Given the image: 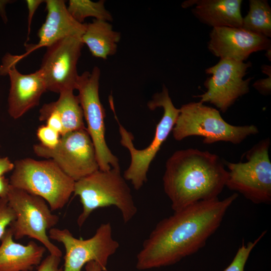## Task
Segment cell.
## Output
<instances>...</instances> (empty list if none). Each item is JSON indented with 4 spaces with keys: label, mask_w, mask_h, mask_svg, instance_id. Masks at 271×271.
<instances>
[{
    "label": "cell",
    "mask_w": 271,
    "mask_h": 271,
    "mask_svg": "<svg viewBox=\"0 0 271 271\" xmlns=\"http://www.w3.org/2000/svg\"><path fill=\"white\" fill-rule=\"evenodd\" d=\"M237 197L234 193L222 200L198 201L160 220L144 241L136 268L143 270L173 265L197 252L218 229Z\"/></svg>",
    "instance_id": "6da1fadb"
},
{
    "label": "cell",
    "mask_w": 271,
    "mask_h": 271,
    "mask_svg": "<svg viewBox=\"0 0 271 271\" xmlns=\"http://www.w3.org/2000/svg\"><path fill=\"white\" fill-rule=\"evenodd\" d=\"M227 176L228 171L217 155L197 149L180 150L167 160L163 188L175 212L218 198Z\"/></svg>",
    "instance_id": "7a4b0ae2"
},
{
    "label": "cell",
    "mask_w": 271,
    "mask_h": 271,
    "mask_svg": "<svg viewBox=\"0 0 271 271\" xmlns=\"http://www.w3.org/2000/svg\"><path fill=\"white\" fill-rule=\"evenodd\" d=\"M74 196H78L82 211L77 223L81 227L91 213L102 207L114 206L120 212L124 224L136 215V206L130 189L122 175L120 168L98 170L75 181Z\"/></svg>",
    "instance_id": "3957f363"
},
{
    "label": "cell",
    "mask_w": 271,
    "mask_h": 271,
    "mask_svg": "<svg viewBox=\"0 0 271 271\" xmlns=\"http://www.w3.org/2000/svg\"><path fill=\"white\" fill-rule=\"evenodd\" d=\"M11 186L44 199L51 210L62 208L73 193L75 181L51 159L18 160L10 178Z\"/></svg>",
    "instance_id": "277c9868"
},
{
    "label": "cell",
    "mask_w": 271,
    "mask_h": 271,
    "mask_svg": "<svg viewBox=\"0 0 271 271\" xmlns=\"http://www.w3.org/2000/svg\"><path fill=\"white\" fill-rule=\"evenodd\" d=\"M147 105L152 110L162 107L163 114L156 126L152 141L148 147L142 150L134 147L132 134L121 124L114 112L121 137L120 144L128 150L130 156V164L123 176L126 181L131 182L137 190H140L147 181V173L150 166L172 132L180 112L179 108L174 106L169 90L165 85L161 92L155 94Z\"/></svg>",
    "instance_id": "5b68a950"
},
{
    "label": "cell",
    "mask_w": 271,
    "mask_h": 271,
    "mask_svg": "<svg viewBox=\"0 0 271 271\" xmlns=\"http://www.w3.org/2000/svg\"><path fill=\"white\" fill-rule=\"evenodd\" d=\"M179 109L172 131L176 141L190 136H201L205 144L219 141L239 144L248 136L258 132L257 127L254 125L229 124L223 119L219 110L200 101L184 104Z\"/></svg>",
    "instance_id": "8992f818"
},
{
    "label": "cell",
    "mask_w": 271,
    "mask_h": 271,
    "mask_svg": "<svg viewBox=\"0 0 271 271\" xmlns=\"http://www.w3.org/2000/svg\"><path fill=\"white\" fill-rule=\"evenodd\" d=\"M8 203L14 211L16 219L10 228L15 239L24 236L40 241L50 254L61 257V250L53 243L47 234L57 224L59 216L52 213L42 198L10 185L7 195Z\"/></svg>",
    "instance_id": "52a82bcc"
},
{
    "label": "cell",
    "mask_w": 271,
    "mask_h": 271,
    "mask_svg": "<svg viewBox=\"0 0 271 271\" xmlns=\"http://www.w3.org/2000/svg\"><path fill=\"white\" fill-rule=\"evenodd\" d=\"M269 146V138L262 140L245 153L246 162L225 163L229 170L225 186L256 204L271 201Z\"/></svg>",
    "instance_id": "ba28073f"
},
{
    "label": "cell",
    "mask_w": 271,
    "mask_h": 271,
    "mask_svg": "<svg viewBox=\"0 0 271 271\" xmlns=\"http://www.w3.org/2000/svg\"><path fill=\"white\" fill-rule=\"evenodd\" d=\"M100 70L94 66L91 72L85 71L79 75L75 88L81 106L86 130L95 149L99 170L108 171L119 168L118 158L109 149L105 138V111L99 95Z\"/></svg>",
    "instance_id": "9c48e42d"
},
{
    "label": "cell",
    "mask_w": 271,
    "mask_h": 271,
    "mask_svg": "<svg viewBox=\"0 0 271 271\" xmlns=\"http://www.w3.org/2000/svg\"><path fill=\"white\" fill-rule=\"evenodd\" d=\"M50 239L62 243L65 249L63 271H81L90 261L97 262L105 270L109 258L118 249L119 244L112 237L109 222L102 223L94 235L87 239H78L67 229L52 228Z\"/></svg>",
    "instance_id": "30bf717a"
},
{
    "label": "cell",
    "mask_w": 271,
    "mask_h": 271,
    "mask_svg": "<svg viewBox=\"0 0 271 271\" xmlns=\"http://www.w3.org/2000/svg\"><path fill=\"white\" fill-rule=\"evenodd\" d=\"M33 148L37 156L54 161L75 182L99 169L94 145L86 129L61 136L53 149L40 144L34 145Z\"/></svg>",
    "instance_id": "8fae6325"
},
{
    "label": "cell",
    "mask_w": 271,
    "mask_h": 271,
    "mask_svg": "<svg viewBox=\"0 0 271 271\" xmlns=\"http://www.w3.org/2000/svg\"><path fill=\"white\" fill-rule=\"evenodd\" d=\"M251 66L250 62L220 59L205 70L207 74L211 75L204 82L207 91L196 97L200 98V102H209L225 112L237 99L249 92L252 78H243Z\"/></svg>",
    "instance_id": "7c38bea8"
},
{
    "label": "cell",
    "mask_w": 271,
    "mask_h": 271,
    "mask_svg": "<svg viewBox=\"0 0 271 271\" xmlns=\"http://www.w3.org/2000/svg\"><path fill=\"white\" fill-rule=\"evenodd\" d=\"M83 45L81 37L69 36L46 47L39 70L47 90L60 93L75 89L79 75L77 64Z\"/></svg>",
    "instance_id": "4fadbf2b"
},
{
    "label": "cell",
    "mask_w": 271,
    "mask_h": 271,
    "mask_svg": "<svg viewBox=\"0 0 271 271\" xmlns=\"http://www.w3.org/2000/svg\"><path fill=\"white\" fill-rule=\"evenodd\" d=\"M19 61L17 55L8 54L0 66V74H7L10 77L8 112L15 119L38 105L42 94L47 91L40 70L28 74L21 73L16 67Z\"/></svg>",
    "instance_id": "5bb4252c"
},
{
    "label": "cell",
    "mask_w": 271,
    "mask_h": 271,
    "mask_svg": "<svg viewBox=\"0 0 271 271\" xmlns=\"http://www.w3.org/2000/svg\"><path fill=\"white\" fill-rule=\"evenodd\" d=\"M209 37L208 48L220 59L244 62L252 53L271 48L268 38L242 28H214Z\"/></svg>",
    "instance_id": "9a60e30c"
},
{
    "label": "cell",
    "mask_w": 271,
    "mask_h": 271,
    "mask_svg": "<svg viewBox=\"0 0 271 271\" xmlns=\"http://www.w3.org/2000/svg\"><path fill=\"white\" fill-rule=\"evenodd\" d=\"M45 3L47 15L38 33L39 42L29 47L27 53L21 55L22 59L33 51L41 47H47L66 37H81L85 31L86 23H79L72 17L65 1L46 0Z\"/></svg>",
    "instance_id": "2e32d148"
},
{
    "label": "cell",
    "mask_w": 271,
    "mask_h": 271,
    "mask_svg": "<svg viewBox=\"0 0 271 271\" xmlns=\"http://www.w3.org/2000/svg\"><path fill=\"white\" fill-rule=\"evenodd\" d=\"M241 0H190L184 8L194 6V15L202 23L214 28H241Z\"/></svg>",
    "instance_id": "e0dca14e"
},
{
    "label": "cell",
    "mask_w": 271,
    "mask_h": 271,
    "mask_svg": "<svg viewBox=\"0 0 271 271\" xmlns=\"http://www.w3.org/2000/svg\"><path fill=\"white\" fill-rule=\"evenodd\" d=\"M10 227L1 239L0 271H30L39 265L46 248L33 241L27 245L16 242Z\"/></svg>",
    "instance_id": "ac0fdd59"
},
{
    "label": "cell",
    "mask_w": 271,
    "mask_h": 271,
    "mask_svg": "<svg viewBox=\"0 0 271 271\" xmlns=\"http://www.w3.org/2000/svg\"><path fill=\"white\" fill-rule=\"evenodd\" d=\"M120 38V33L114 31L109 22L95 19L86 24L85 31L81 37L83 44L86 45L92 55L103 59L116 53Z\"/></svg>",
    "instance_id": "d6986e66"
},
{
    "label": "cell",
    "mask_w": 271,
    "mask_h": 271,
    "mask_svg": "<svg viewBox=\"0 0 271 271\" xmlns=\"http://www.w3.org/2000/svg\"><path fill=\"white\" fill-rule=\"evenodd\" d=\"M59 94L57 101L45 103L42 107L56 112L60 116L63 123L61 136L73 131L86 129L83 111L73 90H64Z\"/></svg>",
    "instance_id": "ffe728a7"
},
{
    "label": "cell",
    "mask_w": 271,
    "mask_h": 271,
    "mask_svg": "<svg viewBox=\"0 0 271 271\" xmlns=\"http://www.w3.org/2000/svg\"><path fill=\"white\" fill-rule=\"evenodd\" d=\"M241 28L268 38L271 37V8L267 1H249V11L242 18Z\"/></svg>",
    "instance_id": "44dd1931"
},
{
    "label": "cell",
    "mask_w": 271,
    "mask_h": 271,
    "mask_svg": "<svg viewBox=\"0 0 271 271\" xmlns=\"http://www.w3.org/2000/svg\"><path fill=\"white\" fill-rule=\"evenodd\" d=\"M104 3L103 0L96 2L89 0H70L67 9L72 17L81 24H84V20L87 17L111 22L112 16L105 9Z\"/></svg>",
    "instance_id": "7402d4cb"
},
{
    "label": "cell",
    "mask_w": 271,
    "mask_h": 271,
    "mask_svg": "<svg viewBox=\"0 0 271 271\" xmlns=\"http://www.w3.org/2000/svg\"><path fill=\"white\" fill-rule=\"evenodd\" d=\"M266 232V231H263L253 241H249L245 244L244 241H243L241 245L238 249L231 262L223 271H244V266L250 252Z\"/></svg>",
    "instance_id": "603a6c76"
},
{
    "label": "cell",
    "mask_w": 271,
    "mask_h": 271,
    "mask_svg": "<svg viewBox=\"0 0 271 271\" xmlns=\"http://www.w3.org/2000/svg\"><path fill=\"white\" fill-rule=\"evenodd\" d=\"M37 136L40 144L48 149L55 148L59 143L60 134L47 125H41L37 129Z\"/></svg>",
    "instance_id": "cb8c5ba5"
},
{
    "label": "cell",
    "mask_w": 271,
    "mask_h": 271,
    "mask_svg": "<svg viewBox=\"0 0 271 271\" xmlns=\"http://www.w3.org/2000/svg\"><path fill=\"white\" fill-rule=\"evenodd\" d=\"M16 214L8 203L7 197L0 198V240L7 226L16 219Z\"/></svg>",
    "instance_id": "d4e9b609"
},
{
    "label": "cell",
    "mask_w": 271,
    "mask_h": 271,
    "mask_svg": "<svg viewBox=\"0 0 271 271\" xmlns=\"http://www.w3.org/2000/svg\"><path fill=\"white\" fill-rule=\"evenodd\" d=\"M60 257L50 254L42 260L37 271H63L59 267Z\"/></svg>",
    "instance_id": "484cf974"
},
{
    "label": "cell",
    "mask_w": 271,
    "mask_h": 271,
    "mask_svg": "<svg viewBox=\"0 0 271 271\" xmlns=\"http://www.w3.org/2000/svg\"><path fill=\"white\" fill-rule=\"evenodd\" d=\"M253 87L260 94L267 95L271 92V75H268L266 78L260 79L255 81Z\"/></svg>",
    "instance_id": "4316f807"
},
{
    "label": "cell",
    "mask_w": 271,
    "mask_h": 271,
    "mask_svg": "<svg viewBox=\"0 0 271 271\" xmlns=\"http://www.w3.org/2000/svg\"><path fill=\"white\" fill-rule=\"evenodd\" d=\"M43 0H27L26 1L28 9V40L31 31V25L33 17L39 6L44 2Z\"/></svg>",
    "instance_id": "83f0119b"
},
{
    "label": "cell",
    "mask_w": 271,
    "mask_h": 271,
    "mask_svg": "<svg viewBox=\"0 0 271 271\" xmlns=\"http://www.w3.org/2000/svg\"><path fill=\"white\" fill-rule=\"evenodd\" d=\"M14 168V163H12L8 157H0V177Z\"/></svg>",
    "instance_id": "f1b7e54d"
},
{
    "label": "cell",
    "mask_w": 271,
    "mask_h": 271,
    "mask_svg": "<svg viewBox=\"0 0 271 271\" xmlns=\"http://www.w3.org/2000/svg\"><path fill=\"white\" fill-rule=\"evenodd\" d=\"M10 186L9 180L4 176L0 177V198L7 196Z\"/></svg>",
    "instance_id": "f546056e"
},
{
    "label": "cell",
    "mask_w": 271,
    "mask_h": 271,
    "mask_svg": "<svg viewBox=\"0 0 271 271\" xmlns=\"http://www.w3.org/2000/svg\"><path fill=\"white\" fill-rule=\"evenodd\" d=\"M86 271H103L101 266L95 261H90L85 266Z\"/></svg>",
    "instance_id": "4dcf8cb0"
},
{
    "label": "cell",
    "mask_w": 271,
    "mask_h": 271,
    "mask_svg": "<svg viewBox=\"0 0 271 271\" xmlns=\"http://www.w3.org/2000/svg\"><path fill=\"white\" fill-rule=\"evenodd\" d=\"M8 1H0V14L1 15L4 20L5 21L7 19L6 12L5 11V6L7 3H9Z\"/></svg>",
    "instance_id": "1f68e13d"
},
{
    "label": "cell",
    "mask_w": 271,
    "mask_h": 271,
    "mask_svg": "<svg viewBox=\"0 0 271 271\" xmlns=\"http://www.w3.org/2000/svg\"><path fill=\"white\" fill-rule=\"evenodd\" d=\"M262 72L268 75H271V67L270 65H263L261 67Z\"/></svg>",
    "instance_id": "d6a6232c"
},
{
    "label": "cell",
    "mask_w": 271,
    "mask_h": 271,
    "mask_svg": "<svg viewBox=\"0 0 271 271\" xmlns=\"http://www.w3.org/2000/svg\"><path fill=\"white\" fill-rule=\"evenodd\" d=\"M266 51V53H265V56L268 58V60H269V61H270V58H271V48L267 49Z\"/></svg>",
    "instance_id": "836d02e7"
}]
</instances>
